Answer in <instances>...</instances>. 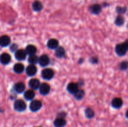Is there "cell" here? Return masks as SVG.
Returning a JSON list of instances; mask_svg holds the SVG:
<instances>
[{
  "instance_id": "cell-1",
  "label": "cell",
  "mask_w": 128,
  "mask_h": 127,
  "mask_svg": "<svg viewBox=\"0 0 128 127\" xmlns=\"http://www.w3.org/2000/svg\"><path fill=\"white\" fill-rule=\"evenodd\" d=\"M128 44L127 41H126L124 43H121L116 45L115 51H116V54L119 56H123L124 55H126V52L128 51Z\"/></svg>"
},
{
  "instance_id": "cell-2",
  "label": "cell",
  "mask_w": 128,
  "mask_h": 127,
  "mask_svg": "<svg viewBox=\"0 0 128 127\" xmlns=\"http://www.w3.org/2000/svg\"><path fill=\"white\" fill-rule=\"evenodd\" d=\"M14 108L19 112H22L26 109V104L22 100H17L14 103Z\"/></svg>"
},
{
  "instance_id": "cell-3",
  "label": "cell",
  "mask_w": 128,
  "mask_h": 127,
  "mask_svg": "<svg viewBox=\"0 0 128 127\" xmlns=\"http://www.w3.org/2000/svg\"><path fill=\"white\" fill-rule=\"evenodd\" d=\"M41 77L45 80H51L54 77V72L51 68H44L41 72Z\"/></svg>"
},
{
  "instance_id": "cell-4",
  "label": "cell",
  "mask_w": 128,
  "mask_h": 127,
  "mask_svg": "<svg viewBox=\"0 0 128 127\" xmlns=\"http://www.w3.org/2000/svg\"><path fill=\"white\" fill-rule=\"evenodd\" d=\"M42 107V103L38 100H34L30 105V108L32 112H37Z\"/></svg>"
},
{
  "instance_id": "cell-5",
  "label": "cell",
  "mask_w": 128,
  "mask_h": 127,
  "mask_svg": "<svg viewBox=\"0 0 128 127\" xmlns=\"http://www.w3.org/2000/svg\"><path fill=\"white\" fill-rule=\"evenodd\" d=\"M39 90H40V92L41 95H46L50 93L51 87H50V85L48 83H42L40 85V87H39Z\"/></svg>"
},
{
  "instance_id": "cell-6",
  "label": "cell",
  "mask_w": 128,
  "mask_h": 127,
  "mask_svg": "<svg viewBox=\"0 0 128 127\" xmlns=\"http://www.w3.org/2000/svg\"><path fill=\"white\" fill-rule=\"evenodd\" d=\"M50 58L46 54L42 55L40 56L38 59V63L41 67H45L47 66L50 64Z\"/></svg>"
},
{
  "instance_id": "cell-7",
  "label": "cell",
  "mask_w": 128,
  "mask_h": 127,
  "mask_svg": "<svg viewBox=\"0 0 128 127\" xmlns=\"http://www.w3.org/2000/svg\"><path fill=\"white\" fill-rule=\"evenodd\" d=\"M26 52L25 51L22 49H19V50H16V51L15 52L14 54V56L16 59H17L18 61H24V60L26 59Z\"/></svg>"
},
{
  "instance_id": "cell-8",
  "label": "cell",
  "mask_w": 128,
  "mask_h": 127,
  "mask_svg": "<svg viewBox=\"0 0 128 127\" xmlns=\"http://www.w3.org/2000/svg\"><path fill=\"white\" fill-rule=\"evenodd\" d=\"M79 90L78 85L74 82H71L69 83L67 86L68 92H70L71 94H74L76 92Z\"/></svg>"
},
{
  "instance_id": "cell-9",
  "label": "cell",
  "mask_w": 128,
  "mask_h": 127,
  "mask_svg": "<svg viewBox=\"0 0 128 127\" xmlns=\"http://www.w3.org/2000/svg\"><path fill=\"white\" fill-rule=\"evenodd\" d=\"M11 56L9 54L6 53V52L2 53L0 56V62L3 65L8 64L11 62Z\"/></svg>"
},
{
  "instance_id": "cell-10",
  "label": "cell",
  "mask_w": 128,
  "mask_h": 127,
  "mask_svg": "<svg viewBox=\"0 0 128 127\" xmlns=\"http://www.w3.org/2000/svg\"><path fill=\"white\" fill-rule=\"evenodd\" d=\"M25 88H26V86L23 82H18V83H15V85H14V90L18 93H22L24 91Z\"/></svg>"
},
{
  "instance_id": "cell-11",
  "label": "cell",
  "mask_w": 128,
  "mask_h": 127,
  "mask_svg": "<svg viewBox=\"0 0 128 127\" xmlns=\"http://www.w3.org/2000/svg\"><path fill=\"white\" fill-rule=\"evenodd\" d=\"M26 74L28 76H33L37 72V68H36V66L34 65H31L30 64V65L28 66L26 68Z\"/></svg>"
},
{
  "instance_id": "cell-12",
  "label": "cell",
  "mask_w": 128,
  "mask_h": 127,
  "mask_svg": "<svg viewBox=\"0 0 128 127\" xmlns=\"http://www.w3.org/2000/svg\"><path fill=\"white\" fill-rule=\"evenodd\" d=\"M11 42V39L9 36L4 35L0 37V46L1 47H6Z\"/></svg>"
},
{
  "instance_id": "cell-13",
  "label": "cell",
  "mask_w": 128,
  "mask_h": 127,
  "mask_svg": "<svg viewBox=\"0 0 128 127\" xmlns=\"http://www.w3.org/2000/svg\"><path fill=\"white\" fill-rule=\"evenodd\" d=\"M29 86L32 90L38 89L40 86V82L37 78H32L29 81Z\"/></svg>"
},
{
  "instance_id": "cell-14",
  "label": "cell",
  "mask_w": 128,
  "mask_h": 127,
  "mask_svg": "<svg viewBox=\"0 0 128 127\" xmlns=\"http://www.w3.org/2000/svg\"><path fill=\"white\" fill-rule=\"evenodd\" d=\"M102 7H101V5L98 4H94L90 6V11L91 12L94 14H99L101 12Z\"/></svg>"
},
{
  "instance_id": "cell-15",
  "label": "cell",
  "mask_w": 128,
  "mask_h": 127,
  "mask_svg": "<svg viewBox=\"0 0 128 127\" xmlns=\"http://www.w3.org/2000/svg\"><path fill=\"white\" fill-rule=\"evenodd\" d=\"M59 46V42L56 39H51L47 42V47L50 49H56Z\"/></svg>"
},
{
  "instance_id": "cell-16",
  "label": "cell",
  "mask_w": 128,
  "mask_h": 127,
  "mask_svg": "<svg viewBox=\"0 0 128 127\" xmlns=\"http://www.w3.org/2000/svg\"><path fill=\"white\" fill-rule=\"evenodd\" d=\"M122 103H123V102L121 98H114V99H112V102H111L112 107L114 108H121L122 105Z\"/></svg>"
},
{
  "instance_id": "cell-17",
  "label": "cell",
  "mask_w": 128,
  "mask_h": 127,
  "mask_svg": "<svg viewBox=\"0 0 128 127\" xmlns=\"http://www.w3.org/2000/svg\"><path fill=\"white\" fill-rule=\"evenodd\" d=\"M25 52H26V54L29 55V56L34 55L37 52V48L36 46H33V45H28L26 46Z\"/></svg>"
},
{
  "instance_id": "cell-18",
  "label": "cell",
  "mask_w": 128,
  "mask_h": 127,
  "mask_svg": "<svg viewBox=\"0 0 128 127\" xmlns=\"http://www.w3.org/2000/svg\"><path fill=\"white\" fill-rule=\"evenodd\" d=\"M24 97L27 100H33L35 97V93L32 90H28L24 93Z\"/></svg>"
},
{
  "instance_id": "cell-19",
  "label": "cell",
  "mask_w": 128,
  "mask_h": 127,
  "mask_svg": "<svg viewBox=\"0 0 128 127\" xmlns=\"http://www.w3.org/2000/svg\"><path fill=\"white\" fill-rule=\"evenodd\" d=\"M24 70V66L21 63H16L13 67V70L16 73H21Z\"/></svg>"
},
{
  "instance_id": "cell-20",
  "label": "cell",
  "mask_w": 128,
  "mask_h": 127,
  "mask_svg": "<svg viewBox=\"0 0 128 127\" xmlns=\"http://www.w3.org/2000/svg\"><path fill=\"white\" fill-rule=\"evenodd\" d=\"M66 52L62 47H58L55 51V55L58 58H62L65 56Z\"/></svg>"
},
{
  "instance_id": "cell-21",
  "label": "cell",
  "mask_w": 128,
  "mask_h": 127,
  "mask_svg": "<svg viewBox=\"0 0 128 127\" xmlns=\"http://www.w3.org/2000/svg\"><path fill=\"white\" fill-rule=\"evenodd\" d=\"M66 125V122L63 118H58L54 122L55 127H64Z\"/></svg>"
},
{
  "instance_id": "cell-22",
  "label": "cell",
  "mask_w": 128,
  "mask_h": 127,
  "mask_svg": "<svg viewBox=\"0 0 128 127\" xmlns=\"http://www.w3.org/2000/svg\"><path fill=\"white\" fill-rule=\"evenodd\" d=\"M32 7L34 11L38 12V11H40L42 9L43 6H42V4L41 3V2H40V1H35L32 3Z\"/></svg>"
},
{
  "instance_id": "cell-23",
  "label": "cell",
  "mask_w": 128,
  "mask_h": 127,
  "mask_svg": "<svg viewBox=\"0 0 128 127\" xmlns=\"http://www.w3.org/2000/svg\"><path fill=\"white\" fill-rule=\"evenodd\" d=\"M38 57L36 56V55H31L30 56L28 59V62L31 65H35L38 62Z\"/></svg>"
},
{
  "instance_id": "cell-24",
  "label": "cell",
  "mask_w": 128,
  "mask_h": 127,
  "mask_svg": "<svg viewBox=\"0 0 128 127\" xmlns=\"http://www.w3.org/2000/svg\"><path fill=\"white\" fill-rule=\"evenodd\" d=\"M74 98H76V100H80L82 99L83 97H84V91L82 90L79 89L74 94Z\"/></svg>"
},
{
  "instance_id": "cell-25",
  "label": "cell",
  "mask_w": 128,
  "mask_h": 127,
  "mask_svg": "<svg viewBox=\"0 0 128 127\" xmlns=\"http://www.w3.org/2000/svg\"><path fill=\"white\" fill-rule=\"evenodd\" d=\"M124 18L122 16H120H120H118L116 17V19H115V24H116V26H121L124 24Z\"/></svg>"
},
{
  "instance_id": "cell-26",
  "label": "cell",
  "mask_w": 128,
  "mask_h": 127,
  "mask_svg": "<svg viewBox=\"0 0 128 127\" xmlns=\"http://www.w3.org/2000/svg\"><path fill=\"white\" fill-rule=\"evenodd\" d=\"M85 115L88 118H92L94 117V112L91 108H88L85 111Z\"/></svg>"
},
{
  "instance_id": "cell-27",
  "label": "cell",
  "mask_w": 128,
  "mask_h": 127,
  "mask_svg": "<svg viewBox=\"0 0 128 127\" xmlns=\"http://www.w3.org/2000/svg\"><path fill=\"white\" fill-rule=\"evenodd\" d=\"M116 12L118 14H122L126 12V7H121V6H117L116 7Z\"/></svg>"
},
{
  "instance_id": "cell-28",
  "label": "cell",
  "mask_w": 128,
  "mask_h": 127,
  "mask_svg": "<svg viewBox=\"0 0 128 127\" xmlns=\"http://www.w3.org/2000/svg\"><path fill=\"white\" fill-rule=\"evenodd\" d=\"M120 68L121 70H126L128 68V63L127 62H121L120 65Z\"/></svg>"
}]
</instances>
